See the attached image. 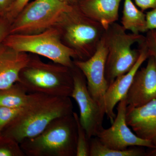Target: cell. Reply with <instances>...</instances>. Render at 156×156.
<instances>
[{"label":"cell","instance_id":"obj_1","mask_svg":"<svg viewBox=\"0 0 156 156\" xmlns=\"http://www.w3.org/2000/svg\"><path fill=\"white\" fill-rule=\"evenodd\" d=\"M73 109L70 97L29 93L22 111L4 129L2 135L20 144L41 134L55 119L73 114Z\"/></svg>","mask_w":156,"mask_h":156},{"label":"cell","instance_id":"obj_2","mask_svg":"<svg viewBox=\"0 0 156 156\" xmlns=\"http://www.w3.org/2000/svg\"><path fill=\"white\" fill-rule=\"evenodd\" d=\"M28 93L70 97L73 89L71 69L54 63H46L31 57L20 74L18 82Z\"/></svg>","mask_w":156,"mask_h":156},{"label":"cell","instance_id":"obj_3","mask_svg":"<svg viewBox=\"0 0 156 156\" xmlns=\"http://www.w3.org/2000/svg\"><path fill=\"white\" fill-rule=\"evenodd\" d=\"M77 137L73 113L55 119L41 134L20 145L26 156H76Z\"/></svg>","mask_w":156,"mask_h":156},{"label":"cell","instance_id":"obj_4","mask_svg":"<svg viewBox=\"0 0 156 156\" xmlns=\"http://www.w3.org/2000/svg\"><path fill=\"white\" fill-rule=\"evenodd\" d=\"M55 27L62 42L76 53V60H85L95 53L105 30L100 23L87 17L77 6L65 13Z\"/></svg>","mask_w":156,"mask_h":156},{"label":"cell","instance_id":"obj_5","mask_svg":"<svg viewBox=\"0 0 156 156\" xmlns=\"http://www.w3.org/2000/svg\"><path fill=\"white\" fill-rule=\"evenodd\" d=\"M3 43L16 51L44 56L70 69L74 66L72 58H77L75 51L62 42L56 27L33 34H9Z\"/></svg>","mask_w":156,"mask_h":156},{"label":"cell","instance_id":"obj_6","mask_svg":"<svg viewBox=\"0 0 156 156\" xmlns=\"http://www.w3.org/2000/svg\"><path fill=\"white\" fill-rule=\"evenodd\" d=\"M122 25L114 23L105 30L104 37L107 48L105 76L109 86L118 77L130 71L136 63L140 49H133L135 43L144 41L140 34L127 33Z\"/></svg>","mask_w":156,"mask_h":156},{"label":"cell","instance_id":"obj_7","mask_svg":"<svg viewBox=\"0 0 156 156\" xmlns=\"http://www.w3.org/2000/svg\"><path fill=\"white\" fill-rule=\"evenodd\" d=\"M73 6L61 0L28 3L11 23L9 34H33L55 27Z\"/></svg>","mask_w":156,"mask_h":156},{"label":"cell","instance_id":"obj_8","mask_svg":"<svg viewBox=\"0 0 156 156\" xmlns=\"http://www.w3.org/2000/svg\"><path fill=\"white\" fill-rule=\"evenodd\" d=\"M73 89L71 98L77 103L80 122L89 140L96 136L103 129L105 112L93 99L87 88V80L82 72L75 66L71 68Z\"/></svg>","mask_w":156,"mask_h":156},{"label":"cell","instance_id":"obj_9","mask_svg":"<svg viewBox=\"0 0 156 156\" xmlns=\"http://www.w3.org/2000/svg\"><path fill=\"white\" fill-rule=\"evenodd\" d=\"M107 53L103 35L95 53L90 58L73 61L74 65L85 76L87 88L91 96L105 113L104 97L109 87L105 76Z\"/></svg>","mask_w":156,"mask_h":156},{"label":"cell","instance_id":"obj_10","mask_svg":"<svg viewBox=\"0 0 156 156\" xmlns=\"http://www.w3.org/2000/svg\"><path fill=\"white\" fill-rule=\"evenodd\" d=\"M127 106L125 97L118 104L117 114L112 126L103 128L96 136L105 145L117 150L134 147L156 148L151 141L138 137L129 128L126 119Z\"/></svg>","mask_w":156,"mask_h":156},{"label":"cell","instance_id":"obj_11","mask_svg":"<svg viewBox=\"0 0 156 156\" xmlns=\"http://www.w3.org/2000/svg\"><path fill=\"white\" fill-rule=\"evenodd\" d=\"M148 58L146 66L136 72L126 94L128 107H139L156 98V66L154 58Z\"/></svg>","mask_w":156,"mask_h":156},{"label":"cell","instance_id":"obj_12","mask_svg":"<svg viewBox=\"0 0 156 156\" xmlns=\"http://www.w3.org/2000/svg\"><path fill=\"white\" fill-rule=\"evenodd\" d=\"M140 53L139 58L130 71L117 77L109 86L104 97L105 115L111 124L114 121L116 115L114 108L118 103L126 97L134 76L144 61L149 58L144 42L140 44Z\"/></svg>","mask_w":156,"mask_h":156},{"label":"cell","instance_id":"obj_13","mask_svg":"<svg viewBox=\"0 0 156 156\" xmlns=\"http://www.w3.org/2000/svg\"><path fill=\"white\" fill-rule=\"evenodd\" d=\"M126 122L134 134L156 147V98L137 108L127 106Z\"/></svg>","mask_w":156,"mask_h":156},{"label":"cell","instance_id":"obj_14","mask_svg":"<svg viewBox=\"0 0 156 156\" xmlns=\"http://www.w3.org/2000/svg\"><path fill=\"white\" fill-rule=\"evenodd\" d=\"M30 58L28 53L16 51L0 43V89L18 82L20 74Z\"/></svg>","mask_w":156,"mask_h":156},{"label":"cell","instance_id":"obj_15","mask_svg":"<svg viewBox=\"0 0 156 156\" xmlns=\"http://www.w3.org/2000/svg\"><path fill=\"white\" fill-rule=\"evenodd\" d=\"M122 0H80L77 6L87 17L100 23L106 30L119 18Z\"/></svg>","mask_w":156,"mask_h":156},{"label":"cell","instance_id":"obj_16","mask_svg":"<svg viewBox=\"0 0 156 156\" xmlns=\"http://www.w3.org/2000/svg\"><path fill=\"white\" fill-rule=\"evenodd\" d=\"M121 23L126 30L132 33L140 34L148 31L146 14L137 9L131 0H124Z\"/></svg>","mask_w":156,"mask_h":156},{"label":"cell","instance_id":"obj_17","mask_svg":"<svg viewBox=\"0 0 156 156\" xmlns=\"http://www.w3.org/2000/svg\"><path fill=\"white\" fill-rule=\"evenodd\" d=\"M89 156H144L146 153L141 147L128 148L125 150H117L108 147L97 136L89 140Z\"/></svg>","mask_w":156,"mask_h":156},{"label":"cell","instance_id":"obj_18","mask_svg":"<svg viewBox=\"0 0 156 156\" xmlns=\"http://www.w3.org/2000/svg\"><path fill=\"white\" fill-rule=\"evenodd\" d=\"M29 93L17 83L11 87L0 89V106L22 108L27 102Z\"/></svg>","mask_w":156,"mask_h":156},{"label":"cell","instance_id":"obj_19","mask_svg":"<svg viewBox=\"0 0 156 156\" xmlns=\"http://www.w3.org/2000/svg\"><path fill=\"white\" fill-rule=\"evenodd\" d=\"M73 115L75 118L77 131L76 156H89V140L87 136V132L81 124L78 114L73 112Z\"/></svg>","mask_w":156,"mask_h":156},{"label":"cell","instance_id":"obj_20","mask_svg":"<svg viewBox=\"0 0 156 156\" xmlns=\"http://www.w3.org/2000/svg\"><path fill=\"white\" fill-rule=\"evenodd\" d=\"M20 144L14 139L0 135V156H25Z\"/></svg>","mask_w":156,"mask_h":156},{"label":"cell","instance_id":"obj_21","mask_svg":"<svg viewBox=\"0 0 156 156\" xmlns=\"http://www.w3.org/2000/svg\"><path fill=\"white\" fill-rule=\"evenodd\" d=\"M22 108H10L0 106V135L8 125L20 113Z\"/></svg>","mask_w":156,"mask_h":156},{"label":"cell","instance_id":"obj_22","mask_svg":"<svg viewBox=\"0 0 156 156\" xmlns=\"http://www.w3.org/2000/svg\"><path fill=\"white\" fill-rule=\"evenodd\" d=\"M149 57L154 58L156 67V30H151L147 32L144 41Z\"/></svg>","mask_w":156,"mask_h":156},{"label":"cell","instance_id":"obj_23","mask_svg":"<svg viewBox=\"0 0 156 156\" xmlns=\"http://www.w3.org/2000/svg\"><path fill=\"white\" fill-rule=\"evenodd\" d=\"M30 0H16L9 13L5 17L10 24L18 14L29 3Z\"/></svg>","mask_w":156,"mask_h":156},{"label":"cell","instance_id":"obj_24","mask_svg":"<svg viewBox=\"0 0 156 156\" xmlns=\"http://www.w3.org/2000/svg\"><path fill=\"white\" fill-rule=\"evenodd\" d=\"M16 0H0V18H5Z\"/></svg>","mask_w":156,"mask_h":156},{"label":"cell","instance_id":"obj_25","mask_svg":"<svg viewBox=\"0 0 156 156\" xmlns=\"http://www.w3.org/2000/svg\"><path fill=\"white\" fill-rule=\"evenodd\" d=\"M146 17L148 30H156V8L147 12Z\"/></svg>","mask_w":156,"mask_h":156},{"label":"cell","instance_id":"obj_26","mask_svg":"<svg viewBox=\"0 0 156 156\" xmlns=\"http://www.w3.org/2000/svg\"><path fill=\"white\" fill-rule=\"evenodd\" d=\"M10 23L5 18H0V43L3 42L4 39L9 34Z\"/></svg>","mask_w":156,"mask_h":156},{"label":"cell","instance_id":"obj_27","mask_svg":"<svg viewBox=\"0 0 156 156\" xmlns=\"http://www.w3.org/2000/svg\"><path fill=\"white\" fill-rule=\"evenodd\" d=\"M136 5L143 11L156 8V0H134Z\"/></svg>","mask_w":156,"mask_h":156},{"label":"cell","instance_id":"obj_28","mask_svg":"<svg viewBox=\"0 0 156 156\" xmlns=\"http://www.w3.org/2000/svg\"><path fill=\"white\" fill-rule=\"evenodd\" d=\"M62 2L67 3L71 5H76L78 4L80 0H61Z\"/></svg>","mask_w":156,"mask_h":156},{"label":"cell","instance_id":"obj_29","mask_svg":"<svg viewBox=\"0 0 156 156\" xmlns=\"http://www.w3.org/2000/svg\"><path fill=\"white\" fill-rule=\"evenodd\" d=\"M147 156H156V147L152 149L151 150L146 153Z\"/></svg>","mask_w":156,"mask_h":156}]
</instances>
